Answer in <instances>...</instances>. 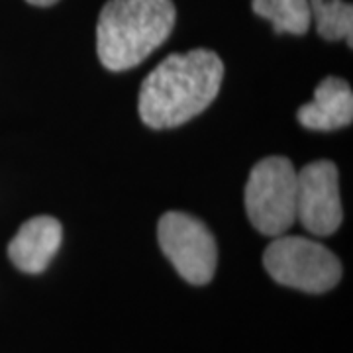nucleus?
<instances>
[{"label":"nucleus","instance_id":"nucleus-5","mask_svg":"<svg viewBox=\"0 0 353 353\" xmlns=\"http://www.w3.org/2000/svg\"><path fill=\"white\" fill-rule=\"evenodd\" d=\"M157 240L165 257L190 285H206L214 277L218 248L214 236L199 218L171 210L157 224Z\"/></svg>","mask_w":353,"mask_h":353},{"label":"nucleus","instance_id":"nucleus-7","mask_svg":"<svg viewBox=\"0 0 353 353\" xmlns=\"http://www.w3.org/2000/svg\"><path fill=\"white\" fill-rule=\"evenodd\" d=\"M63 228L53 216H36L22 224L8 243V257L20 271L38 275L61 248Z\"/></svg>","mask_w":353,"mask_h":353},{"label":"nucleus","instance_id":"nucleus-6","mask_svg":"<svg viewBox=\"0 0 353 353\" xmlns=\"http://www.w3.org/2000/svg\"><path fill=\"white\" fill-rule=\"evenodd\" d=\"M338 169L320 159L296 173V220L314 236H330L340 228L343 208Z\"/></svg>","mask_w":353,"mask_h":353},{"label":"nucleus","instance_id":"nucleus-8","mask_svg":"<svg viewBox=\"0 0 353 353\" xmlns=\"http://www.w3.org/2000/svg\"><path fill=\"white\" fill-rule=\"evenodd\" d=\"M299 122L308 130L332 132L352 124L353 92L347 81L326 77L314 90V101L303 104L296 112Z\"/></svg>","mask_w":353,"mask_h":353},{"label":"nucleus","instance_id":"nucleus-11","mask_svg":"<svg viewBox=\"0 0 353 353\" xmlns=\"http://www.w3.org/2000/svg\"><path fill=\"white\" fill-rule=\"evenodd\" d=\"M28 4H32V6H53L55 2H59V0H26Z\"/></svg>","mask_w":353,"mask_h":353},{"label":"nucleus","instance_id":"nucleus-3","mask_svg":"<svg viewBox=\"0 0 353 353\" xmlns=\"http://www.w3.org/2000/svg\"><path fill=\"white\" fill-rule=\"evenodd\" d=\"M245 212L263 236H283L296 222V169L287 157H265L245 185Z\"/></svg>","mask_w":353,"mask_h":353},{"label":"nucleus","instance_id":"nucleus-1","mask_svg":"<svg viewBox=\"0 0 353 353\" xmlns=\"http://www.w3.org/2000/svg\"><path fill=\"white\" fill-rule=\"evenodd\" d=\"M224 63L210 50L173 53L143 79L138 110L153 130L176 128L204 112L222 87Z\"/></svg>","mask_w":353,"mask_h":353},{"label":"nucleus","instance_id":"nucleus-2","mask_svg":"<svg viewBox=\"0 0 353 353\" xmlns=\"http://www.w3.org/2000/svg\"><path fill=\"white\" fill-rule=\"evenodd\" d=\"M173 0H108L97 24L99 59L108 71H128L150 57L175 28Z\"/></svg>","mask_w":353,"mask_h":353},{"label":"nucleus","instance_id":"nucleus-4","mask_svg":"<svg viewBox=\"0 0 353 353\" xmlns=\"http://www.w3.org/2000/svg\"><path fill=\"white\" fill-rule=\"evenodd\" d=\"M265 271L283 287L320 294L341 279L340 259L320 241L301 236H277L263 252Z\"/></svg>","mask_w":353,"mask_h":353},{"label":"nucleus","instance_id":"nucleus-10","mask_svg":"<svg viewBox=\"0 0 353 353\" xmlns=\"http://www.w3.org/2000/svg\"><path fill=\"white\" fill-rule=\"evenodd\" d=\"M310 18L316 22L318 34L328 41L347 39L353 46V6L343 0H308Z\"/></svg>","mask_w":353,"mask_h":353},{"label":"nucleus","instance_id":"nucleus-9","mask_svg":"<svg viewBox=\"0 0 353 353\" xmlns=\"http://www.w3.org/2000/svg\"><path fill=\"white\" fill-rule=\"evenodd\" d=\"M252 10L269 20L277 34L304 36L312 24L308 0H252Z\"/></svg>","mask_w":353,"mask_h":353}]
</instances>
